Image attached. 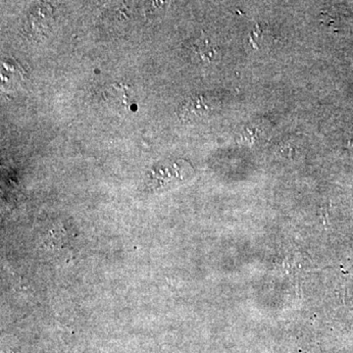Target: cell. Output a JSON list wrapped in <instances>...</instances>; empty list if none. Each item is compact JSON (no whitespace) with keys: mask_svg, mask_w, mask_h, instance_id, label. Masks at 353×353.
<instances>
[{"mask_svg":"<svg viewBox=\"0 0 353 353\" xmlns=\"http://www.w3.org/2000/svg\"><path fill=\"white\" fill-rule=\"evenodd\" d=\"M194 175V168L183 160L159 165L150 171L148 185L154 190H165L188 182Z\"/></svg>","mask_w":353,"mask_h":353,"instance_id":"6da1fadb","label":"cell"},{"mask_svg":"<svg viewBox=\"0 0 353 353\" xmlns=\"http://www.w3.org/2000/svg\"><path fill=\"white\" fill-rule=\"evenodd\" d=\"M188 53L192 61L196 63H211L219 54V48L209 38L201 37L194 39L187 46Z\"/></svg>","mask_w":353,"mask_h":353,"instance_id":"277c9868","label":"cell"},{"mask_svg":"<svg viewBox=\"0 0 353 353\" xmlns=\"http://www.w3.org/2000/svg\"><path fill=\"white\" fill-rule=\"evenodd\" d=\"M216 108L214 97L209 94H199L183 102L180 108V115L183 119H199L205 117Z\"/></svg>","mask_w":353,"mask_h":353,"instance_id":"3957f363","label":"cell"},{"mask_svg":"<svg viewBox=\"0 0 353 353\" xmlns=\"http://www.w3.org/2000/svg\"><path fill=\"white\" fill-rule=\"evenodd\" d=\"M102 95L105 103L119 112H130L132 106L136 103V95L126 83H118L108 85Z\"/></svg>","mask_w":353,"mask_h":353,"instance_id":"7a4b0ae2","label":"cell"}]
</instances>
